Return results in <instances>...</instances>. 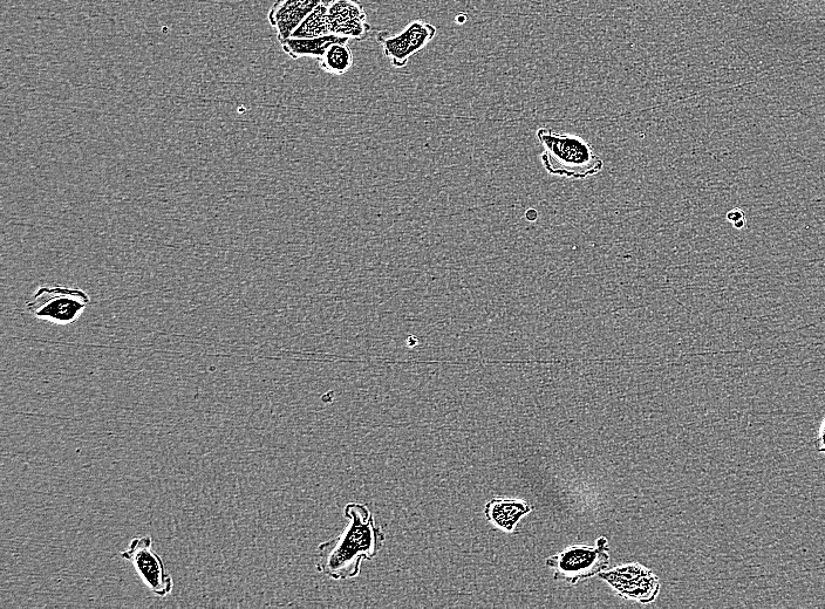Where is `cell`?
<instances>
[{
  "label": "cell",
  "mask_w": 825,
  "mask_h": 609,
  "mask_svg": "<svg viewBox=\"0 0 825 609\" xmlns=\"http://www.w3.org/2000/svg\"><path fill=\"white\" fill-rule=\"evenodd\" d=\"M344 516L349 520L344 531L317 547L316 569L334 581L356 579L364 561L377 558L387 539L368 505L349 503Z\"/></svg>",
  "instance_id": "1"
},
{
  "label": "cell",
  "mask_w": 825,
  "mask_h": 609,
  "mask_svg": "<svg viewBox=\"0 0 825 609\" xmlns=\"http://www.w3.org/2000/svg\"><path fill=\"white\" fill-rule=\"evenodd\" d=\"M536 135L544 147L541 161L548 174L583 181L603 170L602 157L579 136L548 128L538 129Z\"/></svg>",
  "instance_id": "2"
},
{
  "label": "cell",
  "mask_w": 825,
  "mask_h": 609,
  "mask_svg": "<svg viewBox=\"0 0 825 609\" xmlns=\"http://www.w3.org/2000/svg\"><path fill=\"white\" fill-rule=\"evenodd\" d=\"M610 564V546L606 537H599L595 545H571L545 560L554 570V579L570 585L599 576Z\"/></svg>",
  "instance_id": "3"
},
{
  "label": "cell",
  "mask_w": 825,
  "mask_h": 609,
  "mask_svg": "<svg viewBox=\"0 0 825 609\" xmlns=\"http://www.w3.org/2000/svg\"><path fill=\"white\" fill-rule=\"evenodd\" d=\"M91 304L84 290L68 286H42L26 301L32 317L59 326L75 323Z\"/></svg>",
  "instance_id": "4"
},
{
  "label": "cell",
  "mask_w": 825,
  "mask_h": 609,
  "mask_svg": "<svg viewBox=\"0 0 825 609\" xmlns=\"http://www.w3.org/2000/svg\"><path fill=\"white\" fill-rule=\"evenodd\" d=\"M613 590L625 600L649 605L656 601L661 590L660 579L642 564L630 563L599 573Z\"/></svg>",
  "instance_id": "5"
},
{
  "label": "cell",
  "mask_w": 825,
  "mask_h": 609,
  "mask_svg": "<svg viewBox=\"0 0 825 609\" xmlns=\"http://www.w3.org/2000/svg\"><path fill=\"white\" fill-rule=\"evenodd\" d=\"M121 557L132 563L143 583L156 597L166 598L173 592L174 580L165 563L154 550L150 536L136 537Z\"/></svg>",
  "instance_id": "6"
},
{
  "label": "cell",
  "mask_w": 825,
  "mask_h": 609,
  "mask_svg": "<svg viewBox=\"0 0 825 609\" xmlns=\"http://www.w3.org/2000/svg\"><path fill=\"white\" fill-rule=\"evenodd\" d=\"M436 27L425 20H414L405 30L398 34L380 32L377 41L383 49L385 57L395 68H404L409 59L424 50L436 36Z\"/></svg>",
  "instance_id": "7"
},
{
  "label": "cell",
  "mask_w": 825,
  "mask_h": 609,
  "mask_svg": "<svg viewBox=\"0 0 825 609\" xmlns=\"http://www.w3.org/2000/svg\"><path fill=\"white\" fill-rule=\"evenodd\" d=\"M327 17L331 33L356 41H364L370 36L372 26L367 22V13L359 0H326Z\"/></svg>",
  "instance_id": "8"
},
{
  "label": "cell",
  "mask_w": 825,
  "mask_h": 609,
  "mask_svg": "<svg viewBox=\"0 0 825 609\" xmlns=\"http://www.w3.org/2000/svg\"><path fill=\"white\" fill-rule=\"evenodd\" d=\"M326 0H276L269 12V23L279 43L292 37L297 27Z\"/></svg>",
  "instance_id": "9"
},
{
  "label": "cell",
  "mask_w": 825,
  "mask_h": 609,
  "mask_svg": "<svg viewBox=\"0 0 825 609\" xmlns=\"http://www.w3.org/2000/svg\"><path fill=\"white\" fill-rule=\"evenodd\" d=\"M534 506L520 498L494 497L484 506V517L494 528L516 533L520 520L529 515Z\"/></svg>",
  "instance_id": "10"
},
{
  "label": "cell",
  "mask_w": 825,
  "mask_h": 609,
  "mask_svg": "<svg viewBox=\"0 0 825 609\" xmlns=\"http://www.w3.org/2000/svg\"><path fill=\"white\" fill-rule=\"evenodd\" d=\"M339 41H350L349 38L339 37L336 34L319 38H289L281 43L283 51L292 59L317 58L323 56L329 46Z\"/></svg>",
  "instance_id": "11"
},
{
  "label": "cell",
  "mask_w": 825,
  "mask_h": 609,
  "mask_svg": "<svg viewBox=\"0 0 825 609\" xmlns=\"http://www.w3.org/2000/svg\"><path fill=\"white\" fill-rule=\"evenodd\" d=\"M353 52L349 47V41H339L329 46L322 57L319 58L320 70L331 75H344L353 66Z\"/></svg>",
  "instance_id": "12"
},
{
  "label": "cell",
  "mask_w": 825,
  "mask_h": 609,
  "mask_svg": "<svg viewBox=\"0 0 825 609\" xmlns=\"http://www.w3.org/2000/svg\"><path fill=\"white\" fill-rule=\"evenodd\" d=\"M331 26L327 17L326 2L319 5L311 15L293 32L291 38H319L329 36Z\"/></svg>",
  "instance_id": "13"
},
{
  "label": "cell",
  "mask_w": 825,
  "mask_h": 609,
  "mask_svg": "<svg viewBox=\"0 0 825 609\" xmlns=\"http://www.w3.org/2000/svg\"><path fill=\"white\" fill-rule=\"evenodd\" d=\"M727 221L731 223L735 229L738 230L745 229L747 224L745 212H743L739 208H735L728 212Z\"/></svg>",
  "instance_id": "14"
},
{
  "label": "cell",
  "mask_w": 825,
  "mask_h": 609,
  "mask_svg": "<svg viewBox=\"0 0 825 609\" xmlns=\"http://www.w3.org/2000/svg\"><path fill=\"white\" fill-rule=\"evenodd\" d=\"M815 447L817 453L825 454V417L821 423L820 429H818Z\"/></svg>",
  "instance_id": "15"
},
{
  "label": "cell",
  "mask_w": 825,
  "mask_h": 609,
  "mask_svg": "<svg viewBox=\"0 0 825 609\" xmlns=\"http://www.w3.org/2000/svg\"><path fill=\"white\" fill-rule=\"evenodd\" d=\"M538 217H540V214H538V211L534 208H531L525 212V218H527V221L529 222H536Z\"/></svg>",
  "instance_id": "16"
}]
</instances>
